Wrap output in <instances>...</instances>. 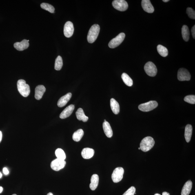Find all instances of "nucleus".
Returning <instances> with one entry per match:
<instances>
[{
	"mask_svg": "<svg viewBox=\"0 0 195 195\" xmlns=\"http://www.w3.org/2000/svg\"><path fill=\"white\" fill-rule=\"evenodd\" d=\"M154 140L151 137H147L142 140L140 144V149L143 152H147L151 150L154 146Z\"/></svg>",
	"mask_w": 195,
	"mask_h": 195,
	"instance_id": "obj_1",
	"label": "nucleus"
},
{
	"mask_svg": "<svg viewBox=\"0 0 195 195\" xmlns=\"http://www.w3.org/2000/svg\"><path fill=\"white\" fill-rule=\"evenodd\" d=\"M17 87L20 93L24 97H27L30 94V86L26 83V81L24 80H19L17 83Z\"/></svg>",
	"mask_w": 195,
	"mask_h": 195,
	"instance_id": "obj_2",
	"label": "nucleus"
},
{
	"mask_svg": "<svg viewBox=\"0 0 195 195\" xmlns=\"http://www.w3.org/2000/svg\"><path fill=\"white\" fill-rule=\"evenodd\" d=\"M100 27L98 24H94L91 27L87 36V40L89 43H93L97 39L100 31Z\"/></svg>",
	"mask_w": 195,
	"mask_h": 195,
	"instance_id": "obj_3",
	"label": "nucleus"
},
{
	"mask_svg": "<svg viewBox=\"0 0 195 195\" xmlns=\"http://www.w3.org/2000/svg\"><path fill=\"white\" fill-rule=\"evenodd\" d=\"M158 106L157 102L151 101L147 102L141 104L138 106V109L143 112H149L153 110Z\"/></svg>",
	"mask_w": 195,
	"mask_h": 195,
	"instance_id": "obj_4",
	"label": "nucleus"
},
{
	"mask_svg": "<svg viewBox=\"0 0 195 195\" xmlns=\"http://www.w3.org/2000/svg\"><path fill=\"white\" fill-rule=\"evenodd\" d=\"M124 172V171L122 167H118L115 169L112 175L113 181L118 183L121 181L123 179Z\"/></svg>",
	"mask_w": 195,
	"mask_h": 195,
	"instance_id": "obj_5",
	"label": "nucleus"
},
{
	"mask_svg": "<svg viewBox=\"0 0 195 195\" xmlns=\"http://www.w3.org/2000/svg\"><path fill=\"white\" fill-rule=\"evenodd\" d=\"M144 70L147 75L151 77H154L157 73V69L156 65L152 62L149 61L146 64Z\"/></svg>",
	"mask_w": 195,
	"mask_h": 195,
	"instance_id": "obj_6",
	"label": "nucleus"
},
{
	"mask_svg": "<svg viewBox=\"0 0 195 195\" xmlns=\"http://www.w3.org/2000/svg\"><path fill=\"white\" fill-rule=\"evenodd\" d=\"M125 36V34L123 33H120L115 38L111 40L109 43V46L112 49L117 47L123 41Z\"/></svg>",
	"mask_w": 195,
	"mask_h": 195,
	"instance_id": "obj_7",
	"label": "nucleus"
},
{
	"mask_svg": "<svg viewBox=\"0 0 195 195\" xmlns=\"http://www.w3.org/2000/svg\"><path fill=\"white\" fill-rule=\"evenodd\" d=\"M112 5L115 8L120 11H124L128 7V4L124 0H115Z\"/></svg>",
	"mask_w": 195,
	"mask_h": 195,
	"instance_id": "obj_8",
	"label": "nucleus"
},
{
	"mask_svg": "<svg viewBox=\"0 0 195 195\" xmlns=\"http://www.w3.org/2000/svg\"><path fill=\"white\" fill-rule=\"evenodd\" d=\"M66 164V162L65 160L57 158L52 162L51 163V167L53 170L58 171L63 168Z\"/></svg>",
	"mask_w": 195,
	"mask_h": 195,
	"instance_id": "obj_9",
	"label": "nucleus"
},
{
	"mask_svg": "<svg viewBox=\"0 0 195 195\" xmlns=\"http://www.w3.org/2000/svg\"><path fill=\"white\" fill-rule=\"evenodd\" d=\"M178 78L180 81H188L190 80L191 75L187 69L181 68L178 71Z\"/></svg>",
	"mask_w": 195,
	"mask_h": 195,
	"instance_id": "obj_10",
	"label": "nucleus"
},
{
	"mask_svg": "<svg viewBox=\"0 0 195 195\" xmlns=\"http://www.w3.org/2000/svg\"><path fill=\"white\" fill-rule=\"evenodd\" d=\"M74 31L73 24L71 21L67 22L64 28V33L65 37L67 38L71 37L74 34Z\"/></svg>",
	"mask_w": 195,
	"mask_h": 195,
	"instance_id": "obj_11",
	"label": "nucleus"
},
{
	"mask_svg": "<svg viewBox=\"0 0 195 195\" xmlns=\"http://www.w3.org/2000/svg\"><path fill=\"white\" fill-rule=\"evenodd\" d=\"M141 5L143 10L149 13H152L154 11L153 6L149 0H143Z\"/></svg>",
	"mask_w": 195,
	"mask_h": 195,
	"instance_id": "obj_12",
	"label": "nucleus"
},
{
	"mask_svg": "<svg viewBox=\"0 0 195 195\" xmlns=\"http://www.w3.org/2000/svg\"><path fill=\"white\" fill-rule=\"evenodd\" d=\"M74 109V105H71L67 107L60 115V118L61 119L68 118L72 113Z\"/></svg>",
	"mask_w": 195,
	"mask_h": 195,
	"instance_id": "obj_13",
	"label": "nucleus"
},
{
	"mask_svg": "<svg viewBox=\"0 0 195 195\" xmlns=\"http://www.w3.org/2000/svg\"><path fill=\"white\" fill-rule=\"evenodd\" d=\"M72 94L71 93H69L64 96H62L60 98L58 102V106L62 107L65 106L67 103L70 101L71 98Z\"/></svg>",
	"mask_w": 195,
	"mask_h": 195,
	"instance_id": "obj_14",
	"label": "nucleus"
},
{
	"mask_svg": "<svg viewBox=\"0 0 195 195\" xmlns=\"http://www.w3.org/2000/svg\"><path fill=\"white\" fill-rule=\"evenodd\" d=\"M29 42L28 40L24 39L21 42H17L14 43V47L16 50L18 51H22L28 48L29 46Z\"/></svg>",
	"mask_w": 195,
	"mask_h": 195,
	"instance_id": "obj_15",
	"label": "nucleus"
},
{
	"mask_svg": "<svg viewBox=\"0 0 195 195\" xmlns=\"http://www.w3.org/2000/svg\"><path fill=\"white\" fill-rule=\"evenodd\" d=\"M46 91V88L42 85H38L36 87L35 91V98L36 99H41Z\"/></svg>",
	"mask_w": 195,
	"mask_h": 195,
	"instance_id": "obj_16",
	"label": "nucleus"
},
{
	"mask_svg": "<svg viewBox=\"0 0 195 195\" xmlns=\"http://www.w3.org/2000/svg\"><path fill=\"white\" fill-rule=\"evenodd\" d=\"M103 128L105 134L108 138H111L113 136V131L110 124L107 121L104 122Z\"/></svg>",
	"mask_w": 195,
	"mask_h": 195,
	"instance_id": "obj_17",
	"label": "nucleus"
},
{
	"mask_svg": "<svg viewBox=\"0 0 195 195\" xmlns=\"http://www.w3.org/2000/svg\"><path fill=\"white\" fill-rule=\"evenodd\" d=\"M94 154L93 149L89 148L83 149L81 152V156L85 159H89L93 157Z\"/></svg>",
	"mask_w": 195,
	"mask_h": 195,
	"instance_id": "obj_18",
	"label": "nucleus"
},
{
	"mask_svg": "<svg viewBox=\"0 0 195 195\" xmlns=\"http://www.w3.org/2000/svg\"><path fill=\"white\" fill-rule=\"evenodd\" d=\"M192 187V183L189 180L186 183L182 189L181 195H189L190 194Z\"/></svg>",
	"mask_w": 195,
	"mask_h": 195,
	"instance_id": "obj_19",
	"label": "nucleus"
},
{
	"mask_svg": "<svg viewBox=\"0 0 195 195\" xmlns=\"http://www.w3.org/2000/svg\"><path fill=\"white\" fill-rule=\"evenodd\" d=\"M99 178L98 175L94 174L93 175L91 178V183L90 187L92 190H95L99 183Z\"/></svg>",
	"mask_w": 195,
	"mask_h": 195,
	"instance_id": "obj_20",
	"label": "nucleus"
},
{
	"mask_svg": "<svg viewBox=\"0 0 195 195\" xmlns=\"http://www.w3.org/2000/svg\"><path fill=\"white\" fill-rule=\"evenodd\" d=\"M110 106L111 109L114 114L117 115L120 112L119 104L114 98H112L111 99Z\"/></svg>",
	"mask_w": 195,
	"mask_h": 195,
	"instance_id": "obj_21",
	"label": "nucleus"
},
{
	"mask_svg": "<svg viewBox=\"0 0 195 195\" xmlns=\"http://www.w3.org/2000/svg\"><path fill=\"white\" fill-rule=\"evenodd\" d=\"M193 131L192 126L190 124H187L186 126L185 131V137L186 141L187 143H189L192 137Z\"/></svg>",
	"mask_w": 195,
	"mask_h": 195,
	"instance_id": "obj_22",
	"label": "nucleus"
},
{
	"mask_svg": "<svg viewBox=\"0 0 195 195\" xmlns=\"http://www.w3.org/2000/svg\"><path fill=\"white\" fill-rule=\"evenodd\" d=\"M76 114L77 119L80 121L81 120L84 122H86L88 120V117L85 115L83 109L81 108H79L78 109L76 113Z\"/></svg>",
	"mask_w": 195,
	"mask_h": 195,
	"instance_id": "obj_23",
	"label": "nucleus"
},
{
	"mask_svg": "<svg viewBox=\"0 0 195 195\" xmlns=\"http://www.w3.org/2000/svg\"><path fill=\"white\" fill-rule=\"evenodd\" d=\"M182 35L183 39L186 42H187L190 39V32L188 27L186 25H183L182 28Z\"/></svg>",
	"mask_w": 195,
	"mask_h": 195,
	"instance_id": "obj_24",
	"label": "nucleus"
},
{
	"mask_svg": "<svg viewBox=\"0 0 195 195\" xmlns=\"http://www.w3.org/2000/svg\"><path fill=\"white\" fill-rule=\"evenodd\" d=\"M84 132L83 129H79L74 133L72 136L73 140L74 141L79 142L83 136Z\"/></svg>",
	"mask_w": 195,
	"mask_h": 195,
	"instance_id": "obj_25",
	"label": "nucleus"
},
{
	"mask_svg": "<svg viewBox=\"0 0 195 195\" xmlns=\"http://www.w3.org/2000/svg\"><path fill=\"white\" fill-rule=\"evenodd\" d=\"M121 78L124 83L127 86H132L133 84V80L128 74L124 73L122 74Z\"/></svg>",
	"mask_w": 195,
	"mask_h": 195,
	"instance_id": "obj_26",
	"label": "nucleus"
},
{
	"mask_svg": "<svg viewBox=\"0 0 195 195\" xmlns=\"http://www.w3.org/2000/svg\"><path fill=\"white\" fill-rule=\"evenodd\" d=\"M157 51L160 55L163 57H165L168 55V50L165 47L162 45H158L157 47Z\"/></svg>",
	"mask_w": 195,
	"mask_h": 195,
	"instance_id": "obj_27",
	"label": "nucleus"
},
{
	"mask_svg": "<svg viewBox=\"0 0 195 195\" xmlns=\"http://www.w3.org/2000/svg\"><path fill=\"white\" fill-rule=\"evenodd\" d=\"M63 65L62 58L60 56H58L56 58L55 63V69L57 71L61 70Z\"/></svg>",
	"mask_w": 195,
	"mask_h": 195,
	"instance_id": "obj_28",
	"label": "nucleus"
},
{
	"mask_svg": "<svg viewBox=\"0 0 195 195\" xmlns=\"http://www.w3.org/2000/svg\"><path fill=\"white\" fill-rule=\"evenodd\" d=\"M55 154L58 159H59L65 160L66 159V155L62 149H58L55 151Z\"/></svg>",
	"mask_w": 195,
	"mask_h": 195,
	"instance_id": "obj_29",
	"label": "nucleus"
},
{
	"mask_svg": "<svg viewBox=\"0 0 195 195\" xmlns=\"http://www.w3.org/2000/svg\"><path fill=\"white\" fill-rule=\"evenodd\" d=\"M41 7L42 8L48 11L49 12L51 13H54L55 11L54 7L52 5L49 4L47 3H42L41 5Z\"/></svg>",
	"mask_w": 195,
	"mask_h": 195,
	"instance_id": "obj_30",
	"label": "nucleus"
},
{
	"mask_svg": "<svg viewBox=\"0 0 195 195\" xmlns=\"http://www.w3.org/2000/svg\"><path fill=\"white\" fill-rule=\"evenodd\" d=\"M184 101L191 104H195V95H189L186 96L184 98Z\"/></svg>",
	"mask_w": 195,
	"mask_h": 195,
	"instance_id": "obj_31",
	"label": "nucleus"
},
{
	"mask_svg": "<svg viewBox=\"0 0 195 195\" xmlns=\"http://www.w3.org/2000/svg\"><path fill=\"white\" fill-rule=\"evenodd\" d=\"M187 13L189 17L193 19H195V12L192 8L188 7L187 10Z\"/></svg>",
	"mask_w": 195,
	"mask_h": 195,
	"instance_id": "obj_32",
	"label": "nucleus"
},
{
	"mask_svg": "<svg viewBox=\"0 0 195 195\" xmlns=\"http://www.w3.org/2000/svg\"><path fill=\"white\" fill-rule=\"evenodd\" d=\"M136 190L135 187H131L123 195H134L135 193Z\"/></svg>",
	"mask_w": 195,
	"mask_h": 195,
	"instance_id": "obj_33",
	"label": "nucleus"
},
{
	"mask_svg": "<svg viewBox=\"0 0 195 195\" xmlns=\"http://www.w3.org/2000/svg\"><path fill=\"white\" fill-rule=\"evenodd\" d=\"M192 35L193 39L195 38V25L192 27Z\"/></svg>",
	"mask_w": 195,
	"mask_h": 195,
	"instance_id": "obj_34",
	"label": "nucleus"
},
{
	"mask_svg": "<svg viewBox=\"0 0 195 195\" xmlns=\"http://www.w3.org/2000/svg\"><path fill=\"white\" fill-rule=\"evenodd\" d=\"M3 172L5 175H7L9 174V171L7 168H3Z\"/></svg>",
	"mask_w": 195,
	"mask_h": 195,
	"instance_id": "obj_35",
	"label": "nucleus"
},
{
	"mask_svg": "<svg viewBox=\"0 0 195 195\" xmlns=\"http://www.w3.org/2000/svg\"><path fill=\"white\" fill-rule=\"evenodd\" d=\"M2 134L1 131H0V143H1L2 140Z\"/></svg>",
	"mask_w": 195,
	"mask_h": 195,
	"instance_id": "obj_36",
	"label": "nucleus"
},
{
	"mask_svg": "<svg viewBox=\"0 0 195 195\" xmlns=\"http://www.w3.org/2000/svg\"><path fill=\"white\" fill-rule=\"evenodd\" d=\"M162 195H170V194L168 193L165 192L162 193Z\"/></svg>",
	"mask_w": 195,
	"mask_h": 195,
	"instance_id": "obj_37",
	"label": "nucleus"
},
{
	"mask_svg": "<svg viewBox=\"0 0 195 195\" xmlns=\"http://www.w3.org/2000/svg\"><path fill=\"white\" fill-rule=\"evenodd\" d=\"M3 191V188L2 187H0V193L2 192Z\"/></svg>",
	"mask_w": 195,
	"mask_h": 195,
	"instance_id": "obj_38",
	"label": "nucleus"
},
{
	"mask_svg": "<svg viewBox=\"0 0 195 195\" xmlns=\"http://www.w3.org/2000/svg\"><path fill=\"white\" fill-rule=\"evenodd\" d=\"M163 2H167L169 1V0H163Z\"/></svg>",
	"mask_w": 195,
	"mask_h": 195,
	"instance_id": "obj_39",
	"label": "nucleus"
},
{
	"mask_svg": "<svg viewBox=\"0 0 195 195\" xmlns=\"http://www.w3.org/2000/svg\"><path fill=\"white\" fill-rule=\"evenodd\" d=\"M47 195H54L52 193H49Z\"/></svg>",
	"mask_w": 195,
	"mask_h": 195,
	"instance_id": "obj_40",
	"label": "nucleus"
},
{
	"mask_svg": "<svg viewBox=\"0 0 195 195\" xmlns=\"http://www.w3.org/2000/svg\"><path fill=\"white\" fill-rule=\"evenodd\" d=\"M2 176V173L0 172V178H1Z\"/></svg>",
	"mask_w": 195,
	"mask_h": 195,
	"instance_id": "obj_41",
	"label": "nucleus"
},
{
	"mask_svg": "<svg viewBox=\"0 0 195 195\" xmlns=\"http://www.w3.org/2000/svg\"><path fill=\"white\" fill-rule=\"evenodd\" d=\"M154 195H160V194H159L156 193Z\"/></svg>",
	"mask_w": 195,
	"mask_h": 195,
	"instance_id": "obj_42",
	"label": "nucleus"
},
{
	"mask_svg": "<svg viewBox=\"0 0 195 195\" xmlns=\"http://www.w3.org/2000/svg\"><path fill=\"white\" fill-rule=\"evenodd\" d=\"M12 195H16V194H13Z\"/></svg>",
	"mask_w": 195,
	"mask_h": 195,
	"instance_id": "obj_43",
	"label": "nucleus"
},
{
	"mask_svg": "<svg viewBox=\"0 0 195 195\" xmlns=\"http://www.w3.org/2000/svg\"><path fill=\"white\" fill-rule=\"evenodd\" d=\"M106 121V120H104V121Z\"/></svg>",
	"mask_w": 195,
	"mask_h": 195,
	"instance_id": "obj_44",
	"label": "nucleus"
},
{
	"mask_svg": "<svg viewBox=\"0 0 195 195\" xmlns=\"http://www.w3.org/2000/svg\"><path fill=\"white\" fill-rule=\"evenodd\" d=\"M138 149H140V147H139V148H138Z\"/></svg>",
	"mask_w": 195,
	"mask_h": 195,
	"instance_id": "obj_45",
	"label": "nucleus"
}]
</instances>
